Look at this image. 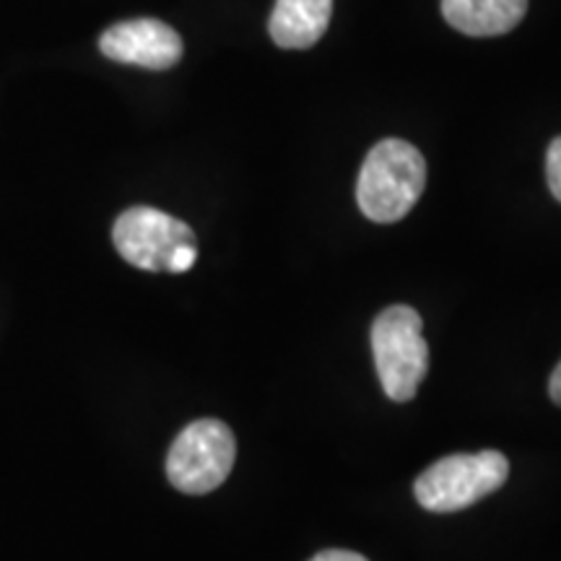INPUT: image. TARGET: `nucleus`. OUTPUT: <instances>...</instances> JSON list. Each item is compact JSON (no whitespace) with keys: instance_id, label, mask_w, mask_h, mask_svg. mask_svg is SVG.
<instances>
[{"instance_id":"nucleus-1","label":"nucleus","mask_w":561,"mask_h":561,"mask_svg":"<svg viewBox=\"0 0 561 561\" xmlns=\"http://www.w3.org/2000/svg\"><path fill=\"white\" fill-rule=\"evenodd\" d=\"M426 187V161L416 146L385 138L364 159L356 203L369 221L396 224L411 214Z\"/></svg>"},{"instance_id":"nucleus-2","label":"nucleus","mask_w":561,"mask_h":561,"mask_svg":"<svg viewBox=\"0 0 561 561\" xmlns=\"http://www.w3.org/2000/svg\"><path fill=\"white\" fill-rule=\"evenodd\" d=\"M371 354L390 401L409 403L430 371V346L421 314L409 305H392L371 322Z\"/></svg>"},{"instance_id":"nucleus-3","label":"nucleus","mask_w":561,"mask_h":561,"mask_svg":"<svg viewBox=\"0 0 561 561\" xmlns=\"http://www.w3.org/2000/svg\"><path fill=\"white\" fill-rule=\"evenodd\" d=\"M510 462L500 450L447 455L413 483L419 504L430 512H458L504 486Z\"/></svg>"},{"instance_id":"nucleus-4","label":"nucleus","mask_w":561,"mask_h":561,"mask_svg":"<svg viewBox=\"0 0 561 561\" xmlns=\"http://www.w3.org/2000/svg\"><path fill=\"white\" fill-rule=\"evenodd\" d=\"M234 458V432L219 419H198L172 442L167 455V479L182 494H210L229 479Z\"/></svg>"},{"instance_id":"nucleus-5","label":"nucleus","mask_w":561,"mask_h":561,"mask_svg":"<svg viewBox=\"0 0 561 561\" xmlns=\"http://www.w3.org/2000/svg\"><path fill=\"white\" fill-rule=\"evenodd\" d=\"M112 242L123 261L140 271H170L172 255L182 244H195L193 229L151 206L128 208L112 227Z\"/></svg>"},{"instance_id":"nucleus-6","label":"nucleus","mask_w":561,"mask_h":561,"mask_svg":"<svg viewBox=\"0 0 561 561\" xmlns=\"http://www.w3.org/2000/svg\"><path fill=\"white\" fill-rule=\"evenodd\" d=\"M104 58L140 66L149 70H167L182 58V39L170 24L159 19H133L110 26L100 37Z\"/></svg>"},{"instance_id":"nucleus-7","label":"nucleus","mask_w":561,"mask_h":561,"mask_svg":"<svg viewBox=\"0 0 561 561\" xmlns=\"http://www.w3.org/2000/svg\"><path fill=\"white\" fill-rule=\"evenodd\" d=\"M333 16V0H276L271 13V39L284 50L318 45Z\"/></svg>"},{"instance_id":"nucleus-8","label":"nucleus","mask_w":561,"mask_h":561,"mask_svg":"<svg viewBox=\"0 0 561 561\" xmlns=\"http://www.w3.org/2000/svg\"><path fill=\"white\" fill-rule=\"evenodd\" d=\"M528 0H442V16L468 37H496L525 19Z\"/></svg>"},{"instance_id":"nucleus-9","label":"nucleus","mask_w":561,"mask_h":561,"mask_svg":"<svg viewBox=\"0 0 561 561\" xmlns=\"http://www.w3.org/2000/svg\"><path fill=\"white\" fill-rule=\"evenodd\" d=\"M546 178H549V187L553 198L561 203V136L549 146L546 153Z\"/></svg>"},{"instance_id":"nucleus-10","label":"nucleus","mask_w":561,"mask_h":561,"mask_svg":"<svg viewBox=\"0 0 561 561\" xmlns=\"http://www.w3.org/2000/svg\"><path fill=\"white\" fill-rule=\"evenodd\" d=\"M195 261H198V248L195 244H182V248L174 252L170 261V273H185L191 271Z\"/></svg>"},{"instance_id":"nucleus-11","label":"nucleus","mask_w":561,"mask_h":561,"mask_svg":"<svg viewBox=\"0 0 561 561\" xmlns=\"http://www.w3.org/2000/svg\"><path fill=\"white\" fill-rule=\"evenodd\" d=\"M310 561H369L367 557H362V553L356 551H346V549H328V551H320L314 553Z\"/></svg>"},{"instance_id":"nucleus-12","label":"nucleus","mask_w":561,"mask_h":561,"mask_svg":"<svg viewBox=\"0 0 561 561\" xmlns=\"http://www.w3.org/2000/svg\"><path fill=\"white\" fill-rule=\"evenodd\" d=\"M549 396L551 401L561 405V362L557 364V369L551 371V380H549Z\"/></svg>"}]
</instances>
